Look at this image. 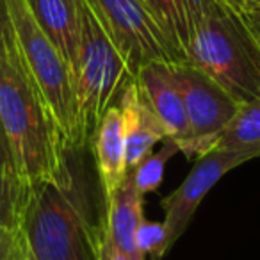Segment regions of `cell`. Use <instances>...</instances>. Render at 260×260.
<instances>
[{"instance_id": "6da1fadb", "label": "cell", "mask_w": 260, "mask_h": 260, "mask_svg": "<svg viewBox=\"0 0 260 260\" xmlns=\"http://www.w3.org/2000/svg\"><path fill=\"white\" fill-rule=\"evenodd\" d=\"M0 119L16 171L25 184L34 187L73 180L66 159L68 150L20 54L11 20L0 34Z\"/></svg>"}, {"instance_id": "7a4b0ae2", "label": "cell", "mask_w": 260, "mask_h": 260, "mask_svg": "<svg viewBox=\"0 0 260 260\" xmlns=\"http://www.w3.org/2000/svg\"><path fill=\"white\" fill-rule=\"evenodd\" d=\"M185 62L223 86L239 104L260 98V43L230 0H191Z\"/></svg>"}, {"instance_id": "3957f363", "label": "cell", "mask_w": 260, "mask_h": 260, "mask_svg": "<svg viewBox=\"0 0 260 260\" xmlns=\"http://www.w3.org/2000/svg\"><path fill=\"white\" fill-rule=\"evenodd\" d=\"M22 232L34 260H98L102 224L87 221L73 180L34 185Z\"/></svg>"}, {"instance_id": "277c9868", "label": "cell", "mask_w": 260, "mask_h": 260, "mask_svg": "<svg viewBox=\"0 0 260 260\" xmlns=\"http://www.w3.org/2000/svg\"><path fill=\"white\" fill-rule=\"evenodd\" d=\"M79 20L75 94L82 150L91 143L104 114L114 107L121 91L134 77L86 0H79Z\"/></svg>"}, {"instance_id": "5b68a950", "label": "cell", "mask_w": 260, "mask_h": 260, "mask_svg": "<svg viewBox=\"0 0 260 260\" xmlns=\"http://www.w3.org/2000/svg\"><path fill=\"white\" fill-rule=\"evenodd\" d=\"M20 54L38 84L66 150H80L75 79L48 36L34 20L27 0H6Z\"/></svg>"}, {"instance_id": "8992f818", "label": "cell", "mask_w": 260, "mask_h": 260, "mask_svg": "<svg viewBox=\"0 0 260 260\" xmlns=\"http://www.w3.org/2000/svg\"><path fill=\"white\" fill-rule=\"evenodd\" d=\"M132 77L150 62L175 64L173 50L143 0H86Z\"/></svg>"}, {"instance_id": "52a82bcc", "label": "cell", "mask_w": 260, "mask_h": 260, "mask_svg": "<svg viewBox=\"0 0 260 260\" xmlns=\"http://www.w3.org/2000/svg\"><path fill=\"white\" fill-rule=\"evenodd\" d=\"M173 73L191 128V157H200L216 148L241 104L207 73L187 62H175Z\"/></svg>"}, {"instance_id": "ba28073f", "label": "cell", "mask_w": 260, "mask_h": 260, "mask_svg": "<svg viewBox=\"0 0 260 260\" xmlns=\"http://www.w3.org/2000/svg\"><path fill=\"white\" fill-rule=\"evenodd\" d=\"M256 157H260V152L253 150H210L198 157L184 182L160 202L164 209L162 224L166 230L168 253L187 230L202 200L223 178V175Z\"/></svg>"}, {"instance_id": "9c48e42d", "label": "cell", "mask_w": 260, "mask_h": 260, "mask_svg": "<svg viewBox=\"0 0 260 260\" xmlns=\"http://www.w3.org/2000/svg\"><path fill=\"white\" fill-rule=\"evenodd\" d=\"M143 100L166 130V139L191 159V128L171 62H150L134 77Z\"/></svg>"}, {"instance_id": "30bf717a", "label": "cell", "mask_w": 260, "mask_h": 260, "mask_svg": "<svg viewBox=\"0 0 260 260\" xmlns=\"http://www.w3.org/2000/svg\"><path fill=\"white\" fill-rule=\"evenodd\" d=\"M118 107L123 118L126 166L130 171L153 152V146L157 143H162L166 139V130L143 100L136 79L130 80L121 91Z\"/></svg>"}, {"instance_id": "8fae6325", "label": "cell", "mask_w": 260, "mask_h": 260, "mask_svg": "<svg viewBox=\"0 0 260 260\" xmlns=\"http://www.w3.org/2000/svg\"><path fill=\"white\" fill-rule=\"evenodd\" d=\"M91 143H93L94 164L100 177L102 191L107 202L128 175L123 118L118 105L111 107L104 114Z\"/></svg>"}, {"instance_id": "7c38bea8", "label": "cell", "mask_w": 260, "mask_h": 260, "mask_svg": "<svg viewBox=\"0 0 260 260\" xmlns=\"http://www.w3.org/2000/svg\"><path fill=\"white\" fill-rule=\"evenodd\" d=\"M143 198L145 196L138 191L128 173L118 191L105 202L107 210H105V219L102 226L116 248L125 253L130 260H145V255L139 251L138 242H136L139 223L145 217L143 216Z\"/></svg>"}, {"instance_id": "4fadbf2b", "label": "cell", "mask_w": 260, "mask_h": 260, "mask_svg": "<svg viewBox=\"0 0 260 260\" xmlns=\"http://www.w3.org/2000/svg\"><path fill=\"white\" fill-rule=\"evenodd\" d=\"M34 20L59 50L75 79L79 55V0H27Z\"/></svg>"}, {"instance_id": "5bb4252c", "label": "cell", "mask_w": 260, "mask_h": 260, "mask_svg": "<svg viewBox=\"0 0 260 260\" xmlns=\"http://www.w3.org/2000/svg\"><path fill=\"white\" fill-rule=\"evenodd\" d=\"M178 62H185L191 38V0H143Z\"/></svg>"}, {"instance_id": "9a60e30c", "label": "cell", "mask_w": 260, "mask_h": 260, "mask_svg": "<svg viewBox=\"0 0 260 260\" xmlns=\"http://www.w3.org/2000/svg\"><path fill=\"white\" fill-rule=\"evenodd\" d=\"M214 150L260 152V98L241 104Z\"/></svg>"}, {"instance_id": "2e32d148", "label": "cell", "mask_w": 260, "mask_h": 260, "mask_svg": "<svg viewBox=\"0 0 260 260\" xmlns=\"http://www.w3.org/2000/svg\"><path fill=\"white\" fill-rule=\"evenodd\" d=\"M30 189L18 175L0 173V226L22 228Z\"/></svg>"}, {"instance_id": "e0dca14e", "label": "cell", "mask_w": 260, "mask_h": 260, "mask_svg": "<svg viewBox=\"0 0 260 260\" xmlns=\"http://www.w3.org/2000/svg\"><path fill=\"white\" fill-rule=\"evenodd\" d=\"M164 146L155 153H150L145 160L138 164L134 170H130V177L134 180L138 191L143 196L148 194V192H155L160 187L164 178V168L166 162L178 152V146L175 145L170 139H164Z\"/></svg>"}, {"instance_id": "ac0fdd59", "label": "cell", "mask_w": 260, "mask_h": 260, "mask_svg": "<svg viewBox=\"0 0 260 260\" xmlns=\"http://www.w3.org/2000/svg\"><path fill=\"white\" fill-rule=\"evenodd\" d=\"M136 242L143 255H150L152 260H162L168 255L166 249V230L162 223L157 221H148L143 217L139 223L138 234H136Z\"/></svg>"}, {"instance_id": "d6986e66", "label": "cell", "mask_w": 260, "mask_h": 260, "mask_svg": "<svg viewBox=\"0 0 260 260\" xmlns=\"http://www.w3.org/2000/svg\"><path fill=\"white\" fill-rule=\"evenodd\" d=\"M27 251L22 228L0 226V260H25Z\"/></svg>"}, {"instance_id": "ffe728a7", "label": "cell", "mask_w": 260, "mask_h": 260, "mask_svg": "<svg viewBox=\"0 0 260 260\" xmlns=\"http://www.w3.org/2000/svg\"><path fill=\"white\" fill-rule=\"evenodd\" d=\"M0 173L18 175V171H16V164H15V157H13L11 146H9L8 136H6L4 125H2V119H0Z\"/></svg>"}, {"instance_id": "44dd1931", "label": "cell", "mask_w": 260, "mask_h": 260, "mask_svg": "<svg viewBox=\"0 0 260 260\" xmlns=\"http://www.w3.org/2000/svg\"><path fill=\"white\" fill-rule=\"evenodd\" d=\"M98 260H130L125 253H121L116 248L114 242L111 241V237L105 234L104 226H102L100 244H98Z\"/></svg>"}, {"instance_id": "7402d4cb", "label": "cell", "mask_w": 260, "mask_h": 260, "mask_svg": "<svg viewBox=\"0 0 260 260\" xmlns=\"http://www.w3.org/2000/svg\"><path fill=\"white\" fill-rule=\"evenodd\" d=\"M244 16L246 20H248L249 27H251L253 34L256 36V40H258L260 43V4L258 6H251V8L244 9Z\"/></svg>"}, {"instance_id": "603a6c76", "label": "cell", "mask_w": 260, "mask_h": 260, "mask_svg": "<svg viewBox=\"0 0 260 260\" xmlns=\"http://www.w3.org/2000/svg\"><path fill=\"white\" fill-rule=\"evenodd\" d=\"M9 23V15H8V6L6 0H0V34L6 29V25Z\"/></svg>"}, {"instance_id": "cb8c5ba5", "label": "cell", "mask_w": 260, "mask_h": 260, "mask_svg": "<svg viewBox=\"0 0 260 260\" xmlns=\"http://www.w3.org/2000/svg\"><path fill=\"white\" fill-rule=\"evenodd\" d=\"M230 2H234L235 6H237L239 9H248L251 8V6H258L260 4V0H230Z\"/></svg>"}, {"instance_id": "d4e9b609", "label": "cell", "mask_w": 260, "mask_h": 260, "mask_svg": "<svg viewBox=\"0 0 260 260\" xmlns=\"http://www.w3.org/2000/svg\"><path fill=\"white\" fill-rule=\"evenodd\" d=\"M25 260H34V258H32V255H30V251H27V256H25Z\"/></svg>"}]
</instances>
